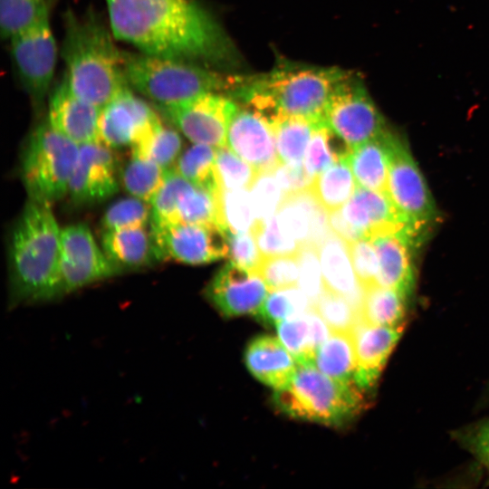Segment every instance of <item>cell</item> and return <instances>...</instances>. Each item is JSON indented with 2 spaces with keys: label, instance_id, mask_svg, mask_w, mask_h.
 <instances>
[{
  "label": "cell",
  "instance_id": "8fae6325",
  "mask_svg": "<svg viewBox=\"0 0 489 489\" xmlns=\"http://www.w3.org/2000/svg\"><path fill=\"white\" fill-rule=\"evenodd\" d=\"M150 229L159 261L198 265L229 256L227 234L218 224H150Z\"/></svg>",
  "mask_w": 489,
  "mask_h": 489
},
{
  "label": "cell",
  "instance_id": "60d3db41",
  "mask_svg": "<svg viewBox=\"0 0 489 489\" xmlns=\"http://www.w3.org/2000/svg\"><path fill=\"white\" fill-rule=\"evenodd\" d=\"M150 221V204L130 197L110 205L101 218V227L102 231L145 227Z\"/></svg>",
  "mask_w": 489,
  "mask_h": 489
},
{
  "label": "cell",
  "instance_id": "cb8c5ba5",
  "mask_svg": "<svg viewBox=\"0 0 489 489\" xmlns=\"http://www.w3.org/2000/svg\"><path fill=\"white\" fill-rule=\"evenodd\" d=\"M318 250L324 287L344 296L360 313L363 288L355 273L348 243L331 232Z\"/></svg>",
  "mask_w": 489,
  "mask_h": 489
},
{
  "label": "cell",
  "instance_id": "7dc6e473",
  "mask_svg": "<svg viewBox=\"0 0 489 489\" xmlns=\"http://www.w3.org/2000/svg\"><path fill=\"white\" fill-rule=\"evenodd\" d=\"M348 246L355 273L362 288L378 284L379 263L373 242L361 238L348 243Z\"/></svg>",
  "mask_w": 489,
  "mask_h": 489
},
{
  "label": "cell",
  "instance_id": "52a82bcc",
  "mask_svg": "<svg viewBox=\"0 0 489 489\" xmlns=\"http://www.w3.org/2000/svg\"><path fill=\"white\" fill-rule=\"evenodd\" d=\"M80 146L48 121L30 134L21 161V178L28 199L53 204L68 195Z\"/></svg>",
  "mask_w": 489,
  "mask_h": 489
},
{
  "label": "cell",
  "instance_id": "7bdbcfd3",
  "mask_svg": "<svg viewBox=\"0 0 489 489\" xmlns=\"http://www.w3.org/2000/svg\"><path fill=\"white\" fill-rule=\"evenodd\" d=\"M249 190L256 220L274 216L285 197L273 170L258 172Z\"/></svg>",
  "mask_w": 489,
  "mask_h": 489
},
{
  "label": "cell",
  "instance_id": "e0dca14e",
  "mask_svg": "<svg viewBox=\"0 0 489 489\" xmlns=\"http://www.w3.org/2000/svg\"><path fill=\"white\" fill-rule=\"evenodd\" d=\"M159 117L129 87L101 109L100 142L107 147L133 146Z\"/></svg>",
  "mask_w": 489,
  "mask_h": 489
},
{
  "label": "cell",
  "instance_id": "8d00e7d4",
  "mask_svg": "<svg viewBox=\"0 0 489 489\" xmlns=\"http://www.w3.org/2000/svg\"><path fill=\"white\" fill-rule=\"evenodd\" d=\"M219 225L235 233L249 232L256 216L249 188L219 190Z\"/></svg>",
  "mask_w": 489,
  "mask_h": 489
},
{
  "label": "cell",
  "instance_id": "c3c4849f",
  "mask_svg": "<svg viewBox=\"0 0 489 489\" xmlns=\"http://www.w3.org/2000/svg\"><path fill=\"white\" fill-rule=\"evenodd\" d=\"M225 229L228 237L231 261L258 273L264 255L254 234L251 231L235 233L227 228Z\"/></svg>",
  "mask_w": 489,
  "mask_h": 489
},
{
  "label": "cell",
  "instance_id": "ac0fdd59",
  "mask_svg": "<svg viewBox=\"0 0 489 489\" xmlns=\"http://www.w3.org/2000/svg\"><path fill=\"white\" fill-rule=\"evenodd\" d=\"M226 145L258 172L273 170L280 164L271 124L250 107H237L229 125Z\"/></svg>",
  "mask_w": 489,
  "mask_h": 489
},
{
  "label": "cell",
  "instance_id": "4fadbf2b",
  "mask_svg": "<svg viewBox=\"0 0 489 489\" xmlns=\"http://www.w3.org/2000/svg\"><path fill=\"white\" fill-rule=\"evenodd\" d=\"M120 272L86 225L73 224L62 228L59 269L62 296Z\"/></svg>",
  "mask_w": 489,
  "mask_h": 489
},
{
  "label": "cell",
  "instance_id": "5bb4252c",
  "mask_svg": "<svg viewBox=\"0 0 489 489\" xmlns=\"http://www.w3.org/2000/svg\"><path fill=\"white\" fill-rule=\"evenodd\" d=\"M237 106L217 91L158 110L187 139L219 148L226 145L227 132Z\"/></svg>",
  "mask_w": 489,
  "mask_h": 489
},
{
  "label": "cell",
  "instance_id": "d590c367",
  "mask_svg": "<svg viewBox=\"0 0 489 489\" xmlns=\"http://www.w3.org/2000/svg\"><path fill=\"white\" fill-rule=\"evenodd\" d=\"M49 0H0V33L4 40L29 28L49 14Z\"/></svg>",
  "mask_w": 489,
  "mask_h": 489
},
{
  "label": "cell",
  "instance_id": "7402d4cb",
  "mask_svg": "<svg viewBox=\"0 0 489 489\" xmlns=\"http://www.w3.org/2000/svg\"><path fill=\"white\" fill-rule=\"evenodd\" d=\"M275 215L282 232L300 245L319 247L332 232L329 213L310 189L285 196Z\"/></svg>",
  "mask_w": 489,
  "mask_h": 489
},
{
  "label": "cell",
  "instance_id": "3957f363",
  "mask_svg": "<svg viewBox=\"0 0 489 489\" xmlns=\"http://www.w3.org/2000/svg\"><path fill=\"white\" fill-rule=\"evenodd\" d=\"M110 25L93 11L78 15L68 11L61 55L65 79L81 98L102 108L129 88L122 66V51L115 44Z\"/></svg>",
  "mask_w": 489,
  "mask_h": 489
},
{
  "label": "cell",
  "instance_id": "4dcf8cb0",
  "mask_svg": "<svg viewBox=\"0 0 489 489\" xmlns=\"http://www.w3.org/2000/svg\"><path fill=\"white\" fill-rule=\"evenodd\" d=\"M177 129L156 121L131 146V155L151 160L162 168H172L182 150V139Z\"/></svg>",
  "mask_w": 489,
  "mask_h": 489
},
{
  "label": "cell",
  "instance_id": "ba28073f",
  "mask_svg": "<svg viewBox=\"0 0 489 489\" xmlns=\"http://www.w3.org/2000/svg\"><path fill=\"white\" fill-rule=\"evenodd\" d=\"M387 194L420 240L436 220L437 209L427 182L406 143L392 133Z\"/></svg>",
  "mask_w": 489,
  "mask_h": 489
},
{
  "label": "cell",
  "instance_id": "484cf974",
  "mask_svg": "<svg viewBox=\"0 0 489 489\" xmlns=\"http://www.w3.org/2000/svg\"><path fill=\"white\" fill-rule=\"evenodd\" d=\"M276 329L279 340L298 365H313L317 350L331 332L313 307L282 321Z\"/></svg>",
  "mask_w": 489,
  "mask_h": 489
},
{
  "label": "cell",
  "instance_id": "d6986e66",
  "mask_svg": "<svg viewBox=\"0 0 489 489\" xmlns=\"http://www.w3.org/2000/svg\"><path fill=\"white\" fill-rule=\"evenodd\" d=\"M100 113L101 108L78 96L65 78L49 94L48 123L79 146L101 143Z\"/></svg>",
  "mask_w": 489,
  "mask_h": 489
},
{
  "label": "cell",
  "instance_id": "30bf717a",
  "mask_svg": "<svg viewBox=\"0 0 489 489\" xmlns=\"http://www.w3.org/2000/svg\"><path fill=\"white\" fill-rule=\"evenodd\" d=\"M324 121L351 149L388 129L364 83L352 72L331 95L324 112Z\"/></svg>",
  "mask_w": 489,
  "mask_h": 489
},
{
  "label": "cell",
  "instance_id": "6da1fadb",
  "mask_svg": "<svg viewBox=\"0 0 489 489\" xmlns=\"http://www.w3.org/2000/svg\"><path fill=\"white\" fill-rule=\"evenodd\" d=\"M115 39L139 53L191 62L225 56L223 33L195 0H105Z\"/></svg>",
  "mask_w": 489,
  "mask_h": 489
},
{
  "label": "cell",
  "instance_id": "4316f807",
  "mask_svg": "<svg viewBox=\"0 0 489 489\" xmlns=\"http://www.w3.org/2000/svg\"><path fill=\"white\" fill-rule=\"evenodd\" d=\"M392 133L393 131L388 128L380 135L351 149L347 160L357 186L387 192Z\"/></svg>",
  "mask_w": 489,
  "mask_h": 489
},
{
  "label": "cell",
  "instance_id": "1f68e13d",
  "mask_svg": "<svg viewBox=\"0 0 489 489\" xmlns=\"http://www.w3.org/2000/svg\"><path fill=\"white\" fill-rule=\"evenodd\" d=\"M304 117L283 116L272 124L280 163L303 161L305 152L318 124Z\"/></svg>",
  "mask_w": 489,
  "mask_h": 489
},
{
  "label": "cell",
  "instance_id": "603a6c76",
  "mask_svg": "<svg viewBox=\"0 0 489 489\" xmlns=\"http://www.w3.org/2000/svg\"><path fill=\"white\" fill-rule=\"evenodd\" d=\"M244 362L255 379L275 390L287 387L298 369L295 359L281 340L269 335L255 337L248 343Z\"/></svg>",
  "mask_w": 489,
  "mask_h": 489
},
{
  "label": "cell",
  "instance_id": "2e32d148",
  "mask_svg": "<svg viewBox=\"0 0 489 489\" xmlns=\"http://www.w3.org/2000/svg\"><path fill=\"white\" fill-rule=\"evenodd\" d=\"M117 163L102 143L80 146L68 195L78 205H92L111 197L119 189Z\"/></svg>",
  "mask_w": 489,
  "mask_h": 489
},
{
  "label": "cell",
  "instance_id": "ee69618b",
  "mask_svg": "<svg viewBox=\"0 0 489 489\" xmlns=\"http://www.w3.org/2000/svg\"><path fill=\"white\" fill-rule=\"evenodd\" d=\"M251 232L264 257L296 254L300 250L301 245L282 232L276 215L264 220H256Z\"/></svg>",
  "mask_w": 489,
  "mask_h": 489
},
{
  "label": "cell",
  "instance_id": "f35d334b",
  "mask_svg": "<svg viewBox=\"0 0 489 489\" xmlns=\"http://www.w3.org/2000/svg\"><path fill=\"white\" fill-rule=\"evenodd\" d=\"M218 192L193 185L180 200L176 223L219 225Z\"/></svg>",
  "mask_w": 489,
  "mask_h": 489
},
{
  "label": "cell",
  "instance_id": "7c38bea8",
  "mask_svg": "<svg viewBox=\"0 0 489 489\" xmlns=\"http://www.w3.org/2000/svg\"><path fill=\"white\" fill-rule=\"evenodd\" d=\"M329 225L347 243L408 227L387 192L360 186L340 209L329 213Z\"/></svg>",
  "mask_w": 489,
  "mask_h": 489
},
{
  "label": "cell",
  "instance_id": "44dd1931",
  "mask_svg": "<svg viewBox=\"0 0 489 489\" xmlns=\"http://www.w3.org/2000/svg\"><path fill=\"white\" fill-rule=\"evenodd\" d=\"M370 240L379 263L378 284L409 298L416 281L412 253L420 240L408 227L379 235Z\"/></svg>",
  "mask_w": 489,
  "mask_h": 489
},
{
  "label": "cell",
  "instance_id": "9c48e42d",
  "mask_svg": "<svg viewBox=\"0 0 489 489\" xmlns=\"http://www.w3.org/2000/svg\"><path fill=\"white\" fill-rule=\"evenodd\" d=\"M9 42L20 83L34 106L40 107L51 92L58 54L49 14Z\"/></svg>",
  "mask_w": 489,
  "mask_h": 489
},
{
  "label": "cell",
  "instance_id": "ab89813d",
  "mask_svg": "<svg viewBox=\"0 0 489 489\" xmlns=\"http://www.w3.org/2000/svg\"><path fill=\"white\" fill-rule=\"evenodd\" d=\"M258 171L227 145L216 148V175L221 190L250 188Z\"/></svg>",
  "mask_w": 489,
  "mask_h": 489
},
{
  "label": "cell",
  "instance_id": "8992f818",
  "mask_svg": "<svg viewBox=\"0 0 489 489\" xmlns=\"http://www.w3.org/2000/svg\"><path fill=\"white\" fill-rule=\"evenodd\" d=\"M275 408L292 417L330 426H342L362 409V389L341 381L314 365H298L291 383L273 395Z\"/></svg>",
  "mask_w": 489,
  "mask_h": 489
},
{
  "label": "cell",
  "instance_id": "d4e9b609",
  "mask_svg": "<svg viewBox=\"0 0 489 489\" xmlns=\"http://www.w3.org/2000/svg\"><path fill=\"white\" fill-rule=\"evenodd\" d=\"M101 245L109 260L120 271L139 269L159 261L151 229L148 226L102 231Z\"/></svg>",
  "mask_w": 489,
  "mask_h": 489
},
{
  "label": "cell",
  "instance_id": "7a4b0ae2",
  "mask_svg": "<svg viewBox=\"0 0 489 489\" xmlns=\"http://www.w3.org/2000/svg\"><path fill=\"white\" fill-rule=\"evenodd\" d=\"M61 233L52 205L28 199L9 242L11 306L62 296Z\"/></svg>",
  "mask_w": 489,
  "mask_h": 489
},
{
  "label": "cell",
  "instance_id": "83f0119b",
  "mask_svg": "<svg viewBox=\"0 0 489 489\" xmlns=\"http://www.w3.org/2000/svg\"><path fill=\"white\" fill-rule=\"evenodd\" d=\"M408 297L397 290L379 284L363 288L360 319L373 325H405Z\"/></svg>",
  "mask_w": 489,
  "mask_h": 489
},
{
  "label": "cell",
  "instance_id": "f6af8a7d",
  "mask_svg": "<svg viewBox=\"0 0 489 489\" xmlns=\"http://www.w3.org/2000/svg\"><path fill=\"white\" fill-rule=\"evenodd\" d=\"M258 273L269 291L294 287L299 280V261L296 254L264 257Z\"/></svg>",
  "mask_w": 489,
  "mask_h": 489
},
{
  "label": "cell",
  "instance_id": "9a60e30c",
  "mask_svg": "<svg viewBox=\"0 0 489 489\" xmlns=\"http://www.w3.org/2000/svg\"><path fill=\"white\" fill-rule=\"evenodd\" d=\"M269 289L257 273L233 261L221 267L206 289V296L225 317L258 312Z\"/></svg>",
  "mask_w": 489,
  "mask_h": 489
},
{
  "label": "cell",
  "instance_id": "277c9868",
  "mask_svg": "<svg viewBox=\"0 0 489 489\" xmlns=\"http://www.w3.org/2000/svg\"><path fill=\"white\" fill-rule=\"evenodd\" d=\"M350 74L335 67L286 65L243 79L234 91L271 126L283 116L325 122L324 112L331 95Z\"/></svg>",
  "mask_w": 489,
  "mask_h": 489
},
{
  "label": "cell",
  "instance_id": "74e56055",
  "mask_svg": "<svg viewBox=\"0 0 489 489\" xmlns=\"http://www.w3.org/2000/svg\"><path fill=\"white\" fill-rule=\"evenodd\" d=\"M193 185L174 168H168L159 189L150 203V224L164 225L176 223L177 211L180 200Z\"/></svg>",
  "mask_w": 489,
  "mask_h": 489
},
{
  "label": "cell",
  "instance_id": "f546056e",
  "mask_svg": "<svg viewBox=\"0 0 489 489\" xmlns=\"http://www.w3.org/2000/svg\"><path fill=\"white\" fill-rule=\"evenodd\" d=\"M357 187L351 168L346 159L334 162L316 176L310 190L328 213L340 209Z\"/></svg>",
  "mask_w": 489,
  "mask_h": 489
},
{
  "label": "cell",
  "instance_id": "e575fe53",
  "mask_svg": "<svg viewBox=\"0 0 489 489\" xmlns=\"http://www.w3.org/2000/svg\"><path fill=\"white\" fill-rule=\"evenodd\" d=\"M313 304L307 294L299 287L271 291L255 313L259 321L267 326L276 325L282 321L311 310Z\"/></svg>",
  "mask_w": 489,
  "mask_h": 489
},
{
  "label": "cell",
  "instance_id": "b9f144b4",
  "mask_svg": "<svg viewBox=\"0 0 489 489\" xmlns=\"http://www.w3.org/2000/svg\"><path fill=\"white\" fill-rule=\"evenodd\" d=\"M313 308L331 331L350 332L360 320V313L344 296L325 287Z\"/></svg>",
  "mask_w": 489,
  "mask_h": 489
},
{
  "label": "cell",
  "instance_id": "ffe728a7",
  "mask_svg": "<svg viewBox=\"0 0 489 489\" xmlns=\"http://www.w3.org/2000/svg\"><path fill=\"white\" fill-rule=\"evenodd\" d=\"M404 326H379L359 320L352 330L357 360L354 381L362 390L376 384Z\"/></svg>",
  "mask_w": 489,
  "mask_h": 489
},
{
  "label": "cell",
  "instance_id": "f1b7e54d",
  "mask_svg": "<svg viewBox=\"0 0 489 489\" xmlns=\"http://www.w3.org/2000/svg\"><path fill=\"white\" fill-rule=\"evenodd\" d=\"M356 364L352 331H331L317 350L313 363L327 376L347 382H355Z\"/></svg>",
  "mask_w": 489,
  "mask_h": 489
},
{
  "label": "cell",
  "instance_id": "681fc988",
  "mask_svg": "<svg viewBox=\"0 0 489 489\" xmlns=\"http://www.w3.org/2000/svg\"><path fill=\"white\" fill-rule=\"evenodd\" d=\"M455 437L489 470V418L457 431Z\"/></svg>",
  "mask_w": 489,
  "mask_h": 489
},
{
  "label": "cell",
  "instance_id": "bcb514c9",
  "mask_svg": "<svg viewBox=\"0 0 489 489\" xmlns=\"http://www.w3.org/2000/svg\"><path fill=\"white\" fill-rule=\"evenodd\" d=\"M297 255L299 261L298 286L307 294L313 304L324 289L318 247L312 244L301 245Z\"/></svg>",
  "mask_w": 489,
  "mask_h": 489
},
{
  "label": "cell",
  "instance_id": "5b68a950",
  "mask_svg": "<svg viewBox=\"0 0 489 489\" xmlns=\"http://www.w3.org/2000/svg\"><path fill=\"white\" fill-rule=\"evenodd\" d=\"M126 81L132 91L158 108L169 107L200 94L234 91L242 78L226 77L196 62L122 51Z\"/></svg>",
  "mask_w": 489,
  "mask_h": 489
},
{
  "label": "cell",
  "instance_id": "d6a6232c",
  "mask_svg": "<svg viewBox=\"0 0 489 489\" xmlns=\"http://www.w3.org/2000/svg\"><path fill=\"white\" fill-rule=\"evenodd\" d=\"M216 148L193 143L177 159L174 168L192 184L218 192L220 189L216 175Z\"/></svg>",
  "mask_w": 489,
  "mask_h": 489
},
{
  "label": "cell",
  "instance_id": "836d02e7",
  "mask_svg": "<svg viewBox=\"0 0 489 489\" xmlns=\"http://www.w3.org/2000/svg\"><path fill=\"white\" fill-rule=\"evenodd\" d=\"M167 170L151 160L131 155L121 172L120 180L130 197L150 204Z\"/></svg>",
  "mask_w": 489,
  "mask_h": 489
},
{
  "label": "cell",
  "instance_id": "f907efd6",
  "mask_svg": "<svg viewBox=\"0 0 489 489\" xmlns=\"http://www.w3.org/2000/svg\"><path fill=\"white\" fill-rule=\"evenodd\" d=\"M273 173L285 196L309 189L314 179L307 171L303 161L280 163L273 169Z\"/></svg>",
  "mask_w": 489,
  "mask_h": 489
}]
</instances>
